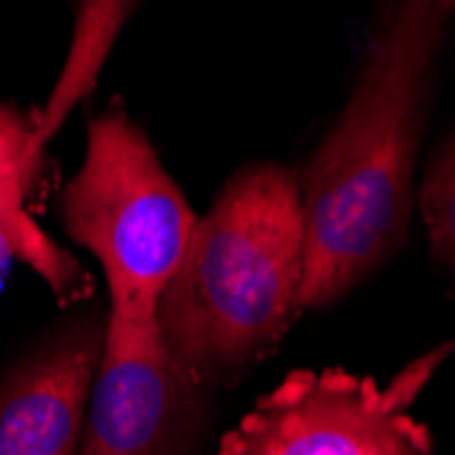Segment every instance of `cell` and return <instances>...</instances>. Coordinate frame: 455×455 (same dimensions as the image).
<instances>
[{
  "label": "cell",
  "mask_w": 455,
  "mask_h": 455,
  "mask_svg": "<svg viewBox=\"0 0 455 455\" xmlns=\"http://www.w3.org/2000/svg\"><path fill=\"white\" fill-rule=\"evenodd\" d=\"M452 20V0H406L385 6L368 30L349 101L298 178L300 314L336 303L403 248L415 158Z\"/></svg>",
  "instance_id": "6da1fadb"
},
{
  "label": "cell",
  "mask_w": 455,
  "mask_h": 455,
  "mask_svg": "<svg viewBox=\"0 0 455 455\" xmlns=\"http://www.w3.org/2000/svg\"><path fill=\"white\" fill-rule=\"evenodd\" d=\"M303 267L298 175L281 164L240 170L196 219L158 300L164 347L183 374L216 385L265 360L300 314Z\"/></svg>",
  "instance_id": "7a4b0ae2"
},
{
  "label": "cell",
  "mask_w": 455,
  "mask_h": 455,
  "mask_svg": "<svg viewBox=\"0 0 455 455\" xmlns=\"http://www.w3.org/2000/svg\"><path fill=\"white\" fill-rule=\"evenodd\" d=\"M60 204L71 240L104 270L109 316L158 322V300L186 257L196 216L117 101L91 120L85 161Z\"/></svg>",
  "instance_id": "3957f363"
},
{
  "label": "cell",
  "mask_w": 455,
  "mask_h": 455,
  "mask_svg": "<svg viewBox=\"0 0 455 455\" xmlns=\"http://www.w3.org/2000/svg\"><path fill=\"white\" fill-rule=\"evenodd\" d=\"M447 344L379 387L344 368L292 371L224 436L219 455H431V431L409 415Z\"/></svg>",
  "instance_id": "277c9868"
},
{
  "label": "cell",
  "mask_w": 455,
  "mask_h": 455,
  "mask_svg": "<svg viewBox=\"0 0 455 455\" xmlns=\"http://www.w3.org/2000/svg\"><path fill=\"white\" fill-rule=\"evenodd\" d=\"M194 393L158 322L109 316L79 455H180L194 426Z\"/></svg>",
  "instance_id": "5b68a950"
},
{
  "label": "cell",
  "mask_w": 455,
  "mask_h": 455,
  "mask_svg": "<svg viewBox=\"0 0 455 455\" xmlns=\"http://www.w3.org/2000/svg\"><path fill=\"white\" fill-rule=\"evenodd\" d=\"M104 333L88 322L52 341L0 387V455H79Z\"/></svg>",
  "instance_id": "8992f818"
},
{
  "label": "cell",
  "mask_w": 455,
  "mask_h": 455,
  "mask_svg": "<svg viewBox=\"0 0 455 455\" xmlns=\"http://www.w3.org/2000/svg\"><path fill=\"white\" fill-rule=\"evenodd\" d=\"M38 156V117L0 104V248L44 278L60 303H74L91 295V275L28 213Z\"/></svg>",
  "instance_id": "52a82bcc"
},
{
  "label": "cell",
  "mask_w": 455,
  "mask_h": 455,
  "mask_svg": "<svg viewBox=\"0 0 455 455\" xmlns=\"http://www.w3.org/2000/svg\"><path fill=\"white\" fill-rule=\"evenodd\" d=\"M132 9L134 6H129V4H85L82 6L63 76L58 82L47 109L38 115V145L41 148H44V142L55 134V129L68 115V109L82 96H88L93 91L96 76L112 50V41H115L120 25L132 14Z\"/></svg>",
  "instance_id": "ba28073f"
},
{
  "label": "cell",
  "mask_w": 455,
  "mask_h": 455,
  "mask_svg": "<svg viewBox=\"0 0 455 455\" xmlns=\"http://www.w3.org/2000/svg\"><path fill=\"white\" fill-rule=\"evenodd\" d=\"M418 208L428 229L434 259L455 275V132L428 161L418 188Z\"/></svg>",
  "instance_id": "9c48e42d"
},
{
  "label": "cell",
  "mask_w": 455,
  "mask_h": 455,
  "mask_svg": "<svg viewBox=\"0 0 455 455\" xmlns=\"http://www.w3.org/2000/svg\"><path fill=\"white\" fill-rule=\"evenodd\" d=\"M0 254H6V251H4V248H0Z\"/></svg>",
  "instance_id": "30bf717a"
}]
</instances>
